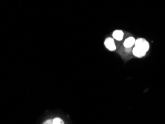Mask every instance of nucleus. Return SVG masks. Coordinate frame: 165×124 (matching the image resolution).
Masks as SVG:
<instances>
[{"label":"nucleus","instance_id":"obj_4","mask_svg":"<svg viewBox=\"0 0 165 124\" xmlns=\"http://www.w3.org/2000/svg\"><path fill=\"white\" fill-rule=\"evenodd\" d=\"M113 37L117 40H121L123 37V32L122 31H118V30L114 31Z\"/></svg>","mask_w":165,"mask_h":124},{"label":"nucleus","instance_id":"obj_2","mask_svg":"<svg viewBox=\"0 0 165 124\" xmlns=\"http://www.w3.org/2000/svg\"><path fill=\"white\" fill-rule=\"evenodd\" d=\"M132 52H133V54L138 57H144V56L145 55V54H146V52H145V51H144L142 48H138V47H135V48L133 49Z\"/></svg>","mask_w":165,"mask_h":124},{"label":"nucleus","instance_id":"obj_1","mask_svg":"<svg viewBox=\"0 0 165 124\" xmlns=\"http://www.w3.org/2000/svg\"><path fill=\"white\" fill-rule=\"evenodd\" d=\"M104 44L105 46H106L109 51H115V42H114L112 38H107V40H105Z\"/></svg>","mask_w":165,"mask_h":124},{"label":"nucleus","instance_id":"obj_5","mask_svg":"<svg viewBox=\"0 0 165 124\" xmlns=\"http://www.w3.org/2000/svg\"><path fill=\"white\" fill-rule=\"evenodd\" d=\"M141 48H142L145 52H147V51L149 50V48H150V45H149L148 42L144 40V42L143 44H142V46H141Z\"/></svg>","mask_w":165,"mask_h":124},{"label":"nucleus","instance_id":"obj_7","mask_svg":"<svg viewBox=\"0 0 165 124\" xmlns=\"http://www.w3.org/2000/svg\"><path fill=\"white\" fill-rule=\"evenodd\" d=\"M53 124H63V121L60 118L57 117L53 120Z\"/></svg>","mask_w":165,"mask_h":124},{"label":"nucleus","instance_id":"obj_8","mask_svg":"<svg viewBox=\"0 0 165 124\" xmlns=\"http://www.w3.org/2000/svg\"><path fill=\"white\" fill-rule=\"evenodd\" d=\"M43 124H53V120H48V121H46Z\"/></svg>","mask_w":165,"mask_h":124},{"label":"nucleus","instance_id":"obj_6","mask_svg":"<svg viewBox=\"0 0 165 124\" xmlns=\"http://www.w3.org/2000/svg\"><path fill=\"white\" fill-rule=\"evenodd\" d=\"M145 40H144V39H138L137 40H135V47H138V48H141V46H142V44H143V42H144Z\"/></svg>","mask_w":165,"mask_h":124},{"label":"nucleus","instance_id":"obj_3","mask_svg":"<svg viewBox=\"0 0 165 124\" xmlns=\"http://www.w3.org/2000/svg\"><path fill=\"white\" fill-rule=\"evenodd\" d=\"M135 43V40L133 37H129L124 41L123 46L126 48H131Z\"/></svg>","mask_w":165,"mask_h":124}]
</instances>
